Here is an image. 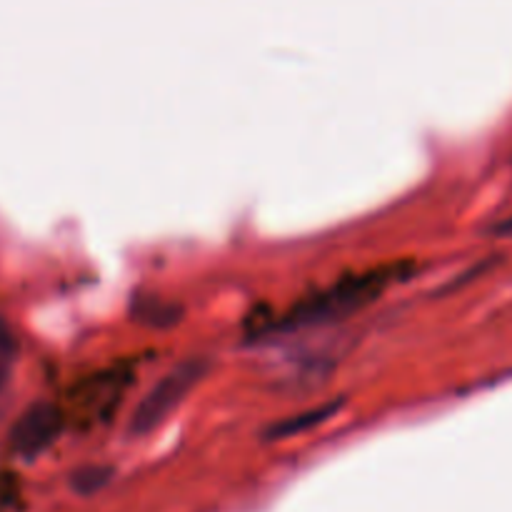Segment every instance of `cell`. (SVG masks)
Wrapping results in <instances>:
<instances>
[{"label":"cell","instance_id":"4","mask_svg":"<svg viewBox=\"0 0 512 512\" xmlns=\"http://www.w3.org/2000/svg\"><path fill=\"white\" fill-rule=\"evenodd\" d=\"M65 428V413L55 403H35L15 420L10 430V448L15 455L33 460L43 455Z\"/></svg>","mask_w":512,"mask_h":512},{"label":"cell","instance_id":"5","mask_svg":"<svg viewBox=\"0 0 512 512\" xmlns=\"http://www.w3.org/2000/svg\"><path fill=\"white\" fill-rule=\"evenodd\" d=\"M335 408H338V403H330V405H325V408L310 410V413L298 415V418L285 420V423L275 425V433H280V438H288V435L300 433V430L313 428V425H318V423H323V420H328L330 415L335 413Z\"/></svg>","mask_w":512,"mask_h":512},{"label":"cell","instance_id":"2","mask_svg":"<svg viewBox=\"0 0 512 512\" xmlns=\"http://www.w3.org/2000/svg\"><path fill=\"white\" fill-rule=\"evenodd\" d=\"M208 370L210 363L205 358H200V355L180 360L173 368L165 370V373L145 390L140 403L135 405L133 415H130L128 433L135 435V438H143V435L160 428V425L188 400V395L198 388V383L208 375Z\"/></svg>","mask_w":512,"mask_h":512},{"label":"cell","instance_id":"8","mask_svg":"<svg viewBox=\"0 0 512 512\" xmlns=\"http://www.w3.org/2000/svg\"><path fill=\"white\" fill-rule=\"evenodd\" d=\"M13 353H15V335L13 330L8 328V323L0 320V360L13 358Z\"/></svg>","mask_w":512,"mask_h":512},{"label":"cell","instance_id":"6","mask_svg":"<svg viewBox=\"0 0 512 512\" xmlns=\"http://www.w3.org/2000/svg\"><path fill=\"white\" fill-rule=\"evenodd\" d=\"M23 510V495H20L18 478L10 473L0 475V512H20Z\"/></svg>","mask_w":512,"mask_h":512},{"label":"cell","instance_id":"3","mask_svg":"<svg viewBox=\"0 0 512 512\" xmlns=\"http://www.w3.org/2000/svg\"><path fill=\"white\" fill-rule=\"evenodd\" d=\"M133 380V363H118L113 368L90 375L70 395V400H73V413L88 425L105 423L120 408Z\"/></svg>","mask_w":512,"mask_h":512},{"label":"cell","instance_id":"7","mask_svg":"<svg viewBox=\"0 0 512 512\" xmlns=\"http://www.w3.org/2000/svg\"><path fill=\"white\" fill-rule=\"evenodd\" d=\"M108 478V470H100V468H85L80 473H75L73 478V488L80 490V493H93L95 488L105 483Z\"/></svg>","mask_w":512,"mask_h":512},{"label":"cell","instance_id":"1","mask_svg":"<svg viewBox=\"0 0 512 512\" xmlns=\"http://www.w3.org/2000/svg\"><path fill=\"white\" fill-rule=\"evenodd\" d=\"M410 270H413L410 263H390L370 270H360V273L343 275L335 283L305 295L293 308L285 310L278 328L305 330L340 323V320L360 313L368 305H373L375 300L383 298L385 290H390L395 283L408 278Z\"/></svg>","mask_w":512,"mask_h":512},{"label":"cell","instance_id":"9","mask_svg":"<svg viewBox=\"0 0 512 512\" xmlns=\"http://www.w3.org/2000/svg\"><path fill=\"white\" fill-rule=\"evenodd\" d=\"M5 378H8V373H5V368H3V365H0V388H3V385H5Z\"/></svg>","mask_w":512,"mask_h":512}]
</instances>
